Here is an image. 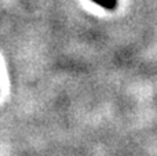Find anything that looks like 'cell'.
<instances>
[{
  "label": "cell",
  "mask_w": 157,
  "mask_h": 156,
  "mask_svg": "<svg viewBox=\"0 0 157 156\" xmlns=\"http://www.w3.org/2000/svg\"><path fill=\"white\" fill-rule=\"evenodd\" d=\"M92 3L106 8V10H114L117 7V0H92Z\"/></svg>",
  "instance_id": "cell-1"
}]
</instances>
